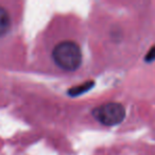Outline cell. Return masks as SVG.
<instances>
[{"instance_id":"1","label":"cell","mask_w":155,"mask_h":155,"mask_svg":"<svg viewBox=\"0 0 155 155\" xmlns=\"http://www.w3.org/2000/svg\"><path fill=\"white\" fill-rule=\"evenodd\" d=\"M52 58L60 68L66 71H74L81 66L82 52L77 43L65 41L54 47Z\"/></svg>"},{"instance_id":"2","label":"cell","mask_w":155,"mask_h":155,"mask_svg":"<svg viewBox=\"0 0 155 155\" xmlns=\"http://www.w3.org/2000/svg\"><path fill=\"white\" fill-rule=\"evenodd\" d=\"M93 114L102 124L106 127H113L123 121V119L125 118V108L120 103L110 102L95 108Z\"/></svg>"},{"instance_id":"3","label":"cell","mask_w":155,"mask_h":155,"mask_svg":"<svg viewBox=\"0 0 155 155\" xmlns=\"http://www.w3.org/2000/svg\"><path fill=\"white\" fill-rule=\"evenodd\" d=\"M12 26L11 17L5 8L0 7V36H3L10 31Z\"/></svg>"},{"instance_id":"4","label":"cell","mask_w":155,"mask_h":155,"mask_svg":"<svg viewBox=\"0 0 155 155\" xmlns=\"http://www.w3.org/2000/svg\"><path fill=\"white\" fill-rule=\"evenodd\" d=\"M93 86H94V82H87V83H84V84H82V85H79V86H75V87H73V88L69 89L68 94L70 96L81 95V94L89 91Z\"/></svg>"},{"instance_id":"5","label":"cell","mask_w":155,"mask_h":155,"mask_svg":"<svg viewBox=\"0 0 155 155\" xmlns=\"http://www.w3.org/2000/svg\"><path fill=\"white\" fill-rule=\"evenodd\" d=\"M144 58H146L147 62H152V61L155 60V46L151 48L150 51L148 52V54H147Z\"/></svg>"}]
</instances>
